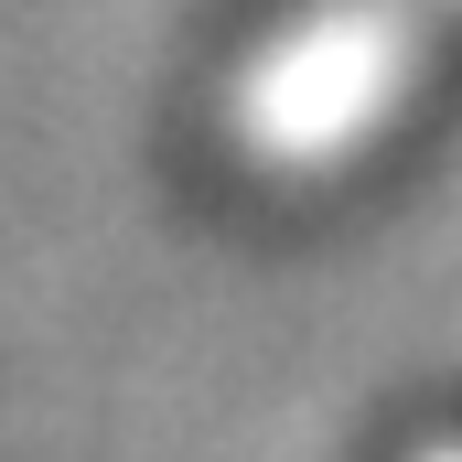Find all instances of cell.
I'll list each match as a JSON object with an SVG mask.
<instances>
[{
	"instance_id": "obj_1",
	"label": "cell",
	"mask_w": 462,
	"mask_h": 462,
	"mask_svg": "<svg viewBox=\"0 0 462 462\" xmlns=\"http://www.w3.org/2000/svg\"><path fill=\"white\" fill-rule=\"evenodd\" d=\"M430 0H365V11H334V22H301V43L269 54V76L247 87V140L269 162H323L355 118L387 97V54H409Z\"/></svg>"
}]
</instances>
